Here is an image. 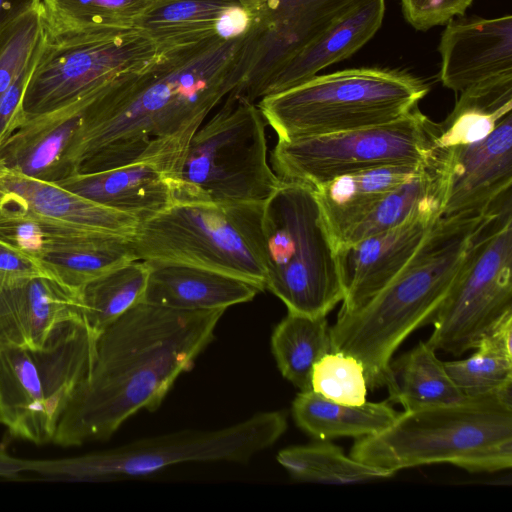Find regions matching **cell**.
I'll use <instances>...</instances> for the list:
<instances>
[{
    "label": "cell",
    "mask_w": 512,
    "mask_h": 512,
    "mask_svg": "<svg viewBox=\"0 0 512 512\" xmlns=\"http://www.w3.org/2000/svg\"><path fill=\"white\" fill-rule=\"evenodd\" d=\"M251 37L250 27L235 38L160 49L148 68L102 90L85 107L67 150L70 175L144 162L176 183L195 132L238 85Z\"/></svg>",
    "instance_id": "6da1fadb"
},
{
    "label": "cell",
    "mask_w": 512,
    "mask_h": 512,
    "mask_svg": "<svg viewBox=\"0 0 512 512\" xmlns=\"http://www.w3.org/2000/svg\"><path fill=\"white\" fill-rule=\"evenodd\" d=\"M225 309L139 302L95 336L88 374L53 438L62 447L106 440L141 410H156L209 345Z\"/></svg>",
    "instance_id": "7a4b0ae2"
},
{
    "label": "cell",
    "mask_w": 512,
    "mask_h": 512,
    "mask_svg": "<svg viewBox=\"0 0 512 512\" xmlns=\"http://www.w3.org/2000/svg\"><path fill=\"white\" fill-rule=\"evenodd\" d=\"M495 209L441 216L381 291L356 310L338 312L330 327L331 350L349 354L362 364L368 389L389 386L394 353L412 332L433 322Z\"/></svg>",
    "instance_id": "3957f363"
},
{
    "label": "cell",
    "mask_w": 512,
    "mask_h": 512,
    "mask_svg": "<svg viewBox=\"0 0 512 512\" xmlns=\"http://www.w3.org/2000/svg\"><path fill=\"white\" fill-rule=\"evenodd\" d=\"M354 459L396 472L446 463L469 472L512 467V401L492 395L399 412L380 432L355 439Z\"/></svg>",
    "instance_id": "277c9868"
},
{
    "label": "cell",
    "mask_w": 512,
    "mask_h": 512,
    "mask_svg": "<svg viewBox=\"0 0 512 512\" xmlns=\"http://www.w3.org/2000/svg\"><path fill=\"white\" fill-rule=\"evenodd\" d=\"M428 92V84L407 71L358 67L317 74L257 106L278 139L292 140L395 121Z\"/></svg>",
    "instance_id": "5b68a950"
},
{
    "label": "cell",
    "mask_w": 512,
    "mask_h": 512,
    "mask_svg": "<svg viewBox=\"0 0 512 512\" xmlns=\"http://www.w3.org/2000/svg\"><path fill=\"white\" fill-rule=\"evenodd\" d=\"M266 282L288 312L327 316L342 302L337 252L310 186L281 181L262 213Z\"/></svg>",
    "instance_id": "8992f818"
},
{
    "label": "cell",
    "mask_w": 512,
    "mask_h": 512,
    "mask_svg": "<svg viewBox=\"0 0 512 512\" xmlns=\"http://www.w3.org/2000/svg\"><path fill=\"white\" fill-rule=\"evenodd\" d=\"M264 202H175L139 222L136 260L199 266L265 290Z\"/></svg>",
    "instance_id": "52a82bcc"
},
{
    "label": "cell",
    "mask_w": 512,
    "mask_h": 512,
    "mask_svg": "<svg viewBox=\"0 0 512 512\" xmlns=\"http://www.w3.org/2000/svg\"><path fill=\"white\" fill-rule=\"evenodd\" d=\"M257 104L229 93L190 140L176 178V202H264L281 184L267 159Z\"/></svg>",
    "instance_id": "ba28073f"
},
{
    "label": "cell",
    "mask_w": 512,
    "mask_h": 512,
    "mask_svg": "<svg viewBox=\"0 0 512 512\" xmlns=\"http://www.w3.org/2000/svg\"><path fill=\"white\" fill-rule=\"evenodd\" d=\"M95 336L81 317L61 323L41 348L0 350V424L37 445L58 423L88 374Z\"/></svg>",
    "instance_id": "9c48e42d"
},
{
    "label": "cell",
    "mask_w": 512,
    "mask_h": 512,
    "mask_svg": "<svg viewBox=\"0 0 512 512\" xmlns=\"http://www.w3.org/2000/svg\"><path fill=\"white\" fill-rule=\"evenodd\" d=\"M287 429L283 411H264L223 428L181 430L112 449L51 459L54 479L109 481L149 476L189 462L246 463L274 445Z\"/></svg>",
    "instance_id": "30bf717a"
},
{
    "label": "cell",
    "mask_w": 512,
    "mask_h": 512,
    "mask_svg": "<svg viewBox=\"0 0 512 512\" xmlns=\"http://www.w3.org/2000/svg\"><path fill=\"white\" fill-rule=\"evenodd\" d=\"M160 52L135 26L45 34L25 88L22 113L26 119L95 96L148 68Z\"/></svg>",
    "instance_id": "8fae6325"
},
{
    "label": "cell",
    "mask_w": 512,
    "mask_h": 512,
    "mask_svg": "<svg viewBox=\"0 0 512 512\" xmlns=\"http://www.w3.org/2000/svg\"><path fill=\"white\" fill-rule=\"evenodd\" d=\"M438 123L418 107L381 125L339 133L278 139L271 152L283 181L316 188L342 175L389 165H419L434 152Z\"/></svg>",
    "instance_id": "7c38bea8"
},
{
    "label": "cell",
    "mask_w": 512,
    "mask_h": 512,
    "mask_svg": "<svg viewBox=\"0 0 512 512\" xmlns=\"http://www.w3.org/2000/svg\"><path fill=\"white\" fill-rule=\"evenodd\" d=\"M512 313V197L505 196L473 242L427 342L460 356Z\"/></svg>",
    "instance_id": "4fadbf2b"
},
{
    "label": "cell",
    "mask_w": 512,
    "mask_h": 512,
    "mask_svg": "<svg viewBox=\"0 0 512 512\" xmlns=\"http://www.w3.org/2000/svg\"><path fill=\"white\" fill-rule=\"evenodd\" d=\"M251 16L253 36L236 88L250 101L305 45L365 0H239Z\"/></svg>",
    "instance_id": "5bb4252c"
},
{
    "label": "cell",
    "mask_w": 512,
    "mask_h": 512,
    "mask_svg": "<svg viewBox=\"0 0 512 512\" xmlns=\"http://www.w3.org/2000/svg\"><path fill=\"white\" fill-rule=\"evenodd\" d=\"M441 216L439 210L422 213L337 248L344 292L339 312L356 310L381 291L412 258Z\"/></svg>",
    "instance_id": "9a60e30c"
},
{
    "label": "cell",
    "mask_w": 512,
    "mask_h": 512,
    "mask_svg": "<svg viewBox=\"0 0 512 512\" xmlns=\"http://www.w3.org/2000/svg\"><path fill=\"white\" fill-rule=\"evenodd\" d=\"M438 51L439 79L454 92L512 75V16H458L446 23Z\"/></svg>",
    "instance_id": "2e32d148"
},
{
    "label": "cell",
    "mask_w": 512,
    "mask_h": 512,
    "mask_svg": "<svg viewBox=\"0 0 512 512\" xmlns=\"http://www.w3.org/2000/svg\"><path fill=\"white\" fill-rule=\"evenodd\" d=\"M442 216L490 210L512 187V113L484 139L449 147Z\"/></svg>",
    "instance_id": "e0dca14e"
},
{
    "label": "cell",
    "mask_w": 512,
    "mask_h": 512,
    "mask_svg": "<svg viewBox=\"0 0 512 512\" xmlns=\"http://www.w3.org/2000/svg\"><path fill=\"white\" fill-rule=\"evenodd\" d=\"M76 317L78 291L52 276L0 282V350L41 348L61 323Z\"/></svg>",
    "instance_id": "ac0fdd59"
},
{
    "label": "cell",
    "mask_w": 512,
    "mask_h": 512,
    "mask_svg": "<svg viewBox=\"0 0 512 512\" xmlns=\"http://www.w3.org/2000/svg\"><path fill=\"white\" fill-rule=\"evenodd\" d=\"M97 95L26 118L0 143V169L50 183L70 176L66 153L85 107Z\"/></svg>",
    "instance_id": "d6986e66"
},
{
    "label": "cell",
    "mask_w": 512,
    "mask_h": 512,
    "mask_svg": "<svg viewBox=\"0 0 512 512\" xmlns=\"http://www.w3.org/2000/svg\"><path fill=\"white\" fill-rule=\"evenodd\" d=\"M57 185L142 222L177 201L174 179L151 163H131L116 168L74 173Z\"/></svg>",
    "instance_id": "ffe728a7"
},
{
    "label": "cell",
    "mask_w": 512,
    "mask_h": 512,
    "mask_svg": "<svg viewBox=\"0 0 512 512\" xmlns=\"http://www.w3.org/2000/svg\"><path fill=\"white\" fill-rule=\"evenodd\" d=\"M149 267L143 301L177 310L227 309L251 301L255 284L219 271L174 262L146 261Z\"/></svg>",
    "instance_id": "44dd1931"
},
{
    "label": "cell",
    "mask_w": 512,
    "mask_h": 512,
    "mask_svg": "<svg viewBox=\"0 0 512 512\" xmlns=\"http://www.w3.org/2000/svg\"><path fill=\"white\" fill-rule=\"evenodd\" d=\"M385 0H365L305 45L267 82L262 98L302 83L352 56L380 29Z\"/></svg>",
    "instance_id": "7402d4cb"
},
{
    "label": "cell",
    "mask_w": 512,
    "mask_h": 512,
    "mask_svg": "<svg viewBox=\"0 0 512 512\" xmlns=\"http://www.w3.org/2000/svg\"><path fill=\"white\" fill-rule=\"evenodd\" d=\"M450 172V151L437 147L414 175L376 201L340 237L335 249L398 226L429 211H443Z\"/></svg>",
    "instance_id": "603a6c76"
},
{
    "label": "cell",
    "mask_w": 512,
    "mask_h": 512,
    "mask_svg": "<svg viewBox=\"0 0 512 512\" xmlns=\"http://www.w3.org/2000/svg\"><path fill=\"white\" fill-rule=\"evenodd\" d=\"M0 199L79 227L133 236L139 220L56 183L0 169Z\"/></svg>",
    "instance_id": "cb8c5ba5"
},
{
    "label": "cell",
    "mask_w": 512,
    "mask_h": 512,
    "mask_svg": "<svg viewBox=\"0 0 512 512\" xmlns=\"http://www.w3.org/2000/svg\"><path fill=\"white\" fill-rule=\"evenodd\" d=\"M421 165L376 167L342 175L313 188L334 246L376 201L409 179Z\"/></svg>",
    "instance_id": "d4e9b609"
},
{
    "label": "cell",
    "mask_w": 512,
    "mask_h": 512,
    "mask_svg": "<svg viewBox=\"0 0 512 512\" xmlns=\"http://www.w3.org/2000/svg\"><path fill=\"white\" fill-rule=\"evenodd\" d=\"M239 5V0H153L135 27L159 49L225 38V20Z\"/></svg>",
    "instance_id": "484cf974"
},
{
    "label": "cell",
    "mask_w": 512,
    "mask_h": 512,
    "mask_svg": "<svg viewBox=\"0 0 512 512\" xmlns=\"http://www.w3.org/2000/svg\"><path fill=\"white\" fill-rule=\"evenodd\" d=\"M296 425L316 440L370 436L389 426L398 413L390 401L347 405L328 400L313 391H300L292 402Z\"/></svg>",
    "instance_id": "4316f807"
},
{
    "label": "cell",
    "mask_w": 512,
    "mask_h": 512,
    "mask_svg": "<svg viewBox=\"0 0 512 512\" xmlns=\"http://www.w3.org/2000/svg\"><path fill=\"white\" fill-rule=\"evenodd\" d=\"M459 94L452 111L438 123L436 147L482 140L512 113V75L478 83Z\"/></svg>",
    "instance_id": "83f0119b"
},
{
    "label": "cell",
    "mask_w": 512,
    "mask_h": 512,
    "mask_svg": "<svg viewBox=\"0 0 512 512\" xmlns=\"http://www.w3.org/2000/svg\"><path fill=\"white\" fill-rule=\"evenodd\" d=\"M389 401L404 411L458 402L464 397L450 378L444 362L426 341L390 363Z\"/></svg>",
    "instance_id": "f1b7e54d"
},
{
    "label": "cell",
    "mask_w": 512,
    "mask_h": 512,
    "mask_svg": "<svg viewBox=\"0 0 512 512\" xmlns=\"http://www.w3.org/2000/svg\"><path fill=\"white\" fill-rule=\"evenodd\" d=\"M113 232L61 222L0 199V240L40 260Z\"/></svg>",
    "instance_id": "f546056e"
},
{
    "label": "cell",
    "mask_w": 512,
    "mask_h": 512,
    "mask_svg": "<svg viewBox=\"0 0 512 512\" xmlns=\"http://www.w3.org/2000/svg\"><path fill=\"white\" fill-rule=\"evenodd\" d=\"M271 350L282 376L300 391L311 390L315 363L331 351L326 316L288 312L273 330Z\"/></svg>",
    "instance_id": "4dcf8cb0"
},
{
    "label": "cell",
    "mask_w": 512,
    "mask_h": 512,
    "mask_svg": "<svg viewBox=\"0 0 512 512\" xmlns=\"http://www.w3.org/2000/svg\"><path fill=\"white\" fill-rule=\"evenodd\" d=\"M148 274L146 261L132 260L78 290L81 318L94 336L143 301Z\"/></svg>",
    "instance_id": "1f68e13d"
},
{
    "label": "cell",
    "mask_w": 512,
    "mask_h": 512,
    "mask_svg": "<svg viewBox=\"0 0 512 512\" xmlns=\"http://www.w3.org/2000/svg\"><path fill=\"white\" fill-rule=\"evenodd\" d=\"M278 463L296 481L323 484H356L391 477L386 470L364 464L331 443L317 440L282 449Z\"/></svg>",
    "instance_id": "d6a6232c"
},
{
    "label": "cell",
    "mask_w": 512,
    "mask_h": 512,
    "mask_svg": "<svg viewBox=\"0 0 512 512\" xmlns=\"http://www.w3.org/2000/svg\"><path fill=\"white\" fill-rule=\"evenodd\" d=\"M153 0H40L45 34L62 36L81 31L132 27Z\"/></svg>",
    "instance_id": "836d02e7"
},
{
    "label": "cell",
    "mask_w": 512,
    "mask_h": 512,
    "mask_svg": "<svg viewBox=\"0 0 512 512\" xmlns=\"http://www.w3.org/2000/svg\"><path fill=\"white\" fill-rule=\"evenodd\" d=\"M136 260L131 236L108 233L65 251L43 256L40 261L52 277L78 291L84 284L129 261Z\"/></svg>",
    "instance_id": "e575fe53"
},
{
    "label": "cell",
    "mask_w": 512,
    "mask_h": 512,
    "mask_svg": "<svg viewBox=\"0 0 512 512\" xmlns=\"http://www.w3.org/2000/svg\"><path fill=\"white\" fill-rule=\"evenodd\" d=\"M466 359L444 362L447 373L466 398L497 395L512 400V356L483 338Z\"/></svg>",
    "instance_id": "d590c367"
},
{
    "label": "cell",
    "mask_w": 512,
    "mask_h": 512,
    "mask_svg": "<svg viewBox=\"0 0 512 512\" xmlns=\"http://www.w3.org/2000/svg\"><path fill=\"white\" fill-rule=\"evenodd\" d=\"M44 38L39 4L0 29V98L38 55Z\"/></svg>",
    "instance_id": "8d00e7d4"
},
{
    "label": "cell",
    "mask_w": 512,
    "mask_h": 512,
    "mask_svg": "<svg viewBox=\"0 0 512 512\" xmlns=\"http://www.w3.org/2000/svg\"><path fill=\"white\" fill-rule=\"evenodd\" d=\"M311 391L337 403H365L368 386L362 364L349 354L331 350L313 367Z\"/></svg>",
    "instance_id": "74e56055"
},
{
    "label": "cell",
    "mask_w": 512,
    "mask_h": 512,
    "mask_svg": "<svg viewBox=\"0 0 512 512\" xmlns=\"http://www.w3.org/2000/svg\"><path fill=\"white\" fill-rule=\"evenodd\" d=\"M474 0H400L405 20L416 30L427 31L462 16Z\"/></svg>",
    "instance_id": "f35d334b"
},
{
    "label": "cell",
    "mask_w": 512,
    "mask_h": 512,
    "mask_svg": "<svg viewBox=\"0 0 512 512\" xmlns=\"http://www.w3.org/2000/svg\"><path fill=\"white\" fill-rule=\"evenodd\" d=\"M37 57L22 70L0 98V143L25 120L22 100Z\"/></svg>",
    "instance_id": "ab89813d"
},
{
    "label": "cell",
    "mask_w": 512,
    "mask_h": 512,
    "mask_svg": "<svg viewBox=\"0 0 512 512\" xmlns=\"http://www.w3.org/2000/svg\"><path fill=\"white\" fill-rule=\"evenodd\" d=\"M39 275L51 276L40 260L0 240V282Z\"/></svg>",
    "instance_id": "60d3db41"
},
{
    "label": "cell",
    "mask_w": 512,
    "mask_h": 512,
    "mask_svg": "<svg viewBox=\"0 0 512 512\" xmlns=\"http://www.w3.org/2000/svg\"><path fill=\"white\" fill-rule=\"evenodd\" d=\"M39 3L40 0H0V29Z\"/></svg>",
    "instance_id": "b9f144b4"
}]
</instances>
